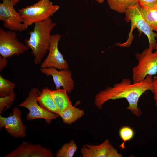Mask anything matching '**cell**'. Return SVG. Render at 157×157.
Returning a JSON list of instances; mask_svg holds the SVG:
<instances>
[{"label": "cell", "instance_id": "cell-2", "mask_svg": "<svg viewBox=\"0 0 157 157\" xmlns=\"http://www.w3.org/2000/svg\"><path fill=\"white\" fill-rule=\"evenodd\" d=\"M56 25L51 18L36 23L29 33V39H25V44L34 56L35 64H40L48 51L51 39V33Z\"/></svg>", "mask_w": 157, "mask_h": 157}, {"label": "cell", "instance_id": "cell-3", "mask_svg": "<svg viewBox=\"0 0 157 157\" xmlns=\"http://www.w3.org/2000/svg\"><path fill=\"white\" fill-rule=\"evenodd\" d=\"M125 19L127 22L131 23V29L129 36L126 42L123 43H117V46L120 47H128L131 44L133 39L132 32L134 28H137L140 31L143 33L147 37L149 46L155 49L157 33L153 30L145 19L142 13L140 5L137 3L129 8L125 12Z\"/></svg>", "mask_w": 157, "mask_h": 157}, {"label": "cell", "instance_id": "cell-14", "mask_svg": "<svg viewBox=\"0 0 157 157\" xmlns=\"http://www.w3.org/2000/svg\"><path fill=\"white\" fill-rule=\"evenodd\" d=\"M50 90L47 88L43 89L38 97V102L44 110L58 115L60 111L51 97Z\"/></svg>", "mask_w": 157, "mask_h": 157}, {"label": "cell", "instance_id": "cell-27", "mask_svg": "<svg viewBox=\"0 0 157 157\" xmlns=\"http://www.w3.org/2000/svg\"><path fill=\"white\" fill-rule=\"evenodd\" d=\"M97 2L99 4L102 3L104 1V0H94Z\"/></svg>", "mask_w": 157, "mask_h": 157}, {"label": "cell", "instance_id": "cell-7", "mask_svg": "<svg viewBox=\"0 0 157 157\" xmlns=\"http://www.w3.org/2000/svg\"><path fill=\"white\" fill-rule=\"evenodd\" d=\"M30 48L20 42L15 31H5L0 28V54L8 58L13 56H19Z\"/></svg>", "mask_w": 157, "mask_h": 157}, {"label": "cell", "instance_id": "cell-17", "mask_svg": "<svg viewBox=\"0 0 157 157\" xmlns=\"http://www.w3.org/2000/svg\"><path fill=\"white\" fill-rule=\"evenodd\" d=\"M140 5L147 22L153 31H157V3L147 6Z\"/></svg>", "mask_w": 157, "mask_h": 157}, {"label": "cell", "instance_id": "cell-4", "mask_svg": "<svg viewBox=\"0 0 157 157\" xmlns=\"http://www.w3.org/2000/svg\"><path fill=\"white\" fill-rule=\"evenodd\" d=\"M59 8L50 0H39L32 5L19 9L18 11L24 19V24L27 29L33 24L50 18Z\"/></svg>", "mask_w": 157, "mask_h": 157}, {"label": "cell", "instance_id": "cell-1", "mask_svg": "<svg viewBox=\"0 0 157 157\" xmlns=\"http://www.w3.org/2000/svg\"><path fill=\"white\" fill-rule=\"evenodd\" d=\"M152 76L148 75L144 80L133 83L129 78L123 79L119 83L113 87H109L101 90L95 97L94 104L99 110L102 108L103 104L110 100L125 98L129 103L126 108L134 115L140 117L142 112L138 104L141 96L148 90H152Z\"/></svg>", "mask_w": 157, "mask_h": 157}, {"label": "cell", "instance_id": "cell-6", "mask_svg": "<svg viewBox=\"0 0 157 157\" xmlns=\"http://www.w3.org/2000/svg\"><path fill=\"white\" fill-rule=\"evenodd\" d=\"M40 92L38 88H32L25 99L18 106L26 108L29 110L26 115L27 120L42 119H44L47 124H50L52 120L58 118L59 116L44 110L38 104V97Z\"/></svg>", "mask_w": 157, "mask_h": 157}, {"label": "cell", "instance_id": "cell-26", "mask_svg": "<svg viewBox=\"0 0 157 157\" xmlns=\"http://www.w3.org/2000/svg\"><path fill=\"white\" fill-rule=\"evenodd\" d=\"M14 6H15L20 1V0H10Z\"/></svg>", "mask_w": 157, "mask_h": 157}, {"label": "cell", "instance_id": "cell-13", "mask_svg": "<svg viewBox=\"0 0 157 157\" xmlns=\"http://www.w3.org/2000/svg\"><path fill=\"white\" fill-rule=\"evenodd\" d=\"M4 157H53L50 149L39 144H33L23 142Z\"/></svg>", "mask_w": 157, "mask_h": 157}, {"label": "cell", "instance_id": "cell-19", "mask_svg": "<svg viewBox=\"0 0 157 157\" xmlns=\"http://www.w3.org/2000/svg\"><path fill=\"white\" fill-rule=\"evenodd\" d=\"M78 149L75 141L71 140L69 142L63 144L55 154L56 157H72Z\"/></svg>", "mask_w": 157, "mask_h": 157}, {"label": "cell", "instance_id": "cell-12", "mask_svg": "<svg viewBox=\"0 0 157 157\" xmlns=\"http://www.w3.org/2000/svg\"><path fill=\"white\" fill-rule=\"evenodd\" d=\"M83 157H122L123 156L110 143L105 139L101 144L94 145L85 144L80 149Z\"/></svg>", "mask_w": 157, "mask_h": 157}, {"label": "cell", "instance_id": "cell-8", "mask_svg": "<svg viewBox=\"0 0 157 157\" xmlns=\"http://www.w3.org/2000/svg\"><path fill=\"white\" fill-rule=\"evenodd\" d=\"M10 0H3L0 4V20L3 22V26L9 30L22 32L26 29L24 19L15 9Z\"/></svg>", "mask_w": 157, "mask_h": 157}, {"label": "cell", "instance_id": "cell-24", "mask_svg": "<svg viewBox=\"0 0 157 157\" xmlns=\"http://www.w3.org/2000/svg\"><path fill=\"white\" fill-rule=\"evenodd\" d=\"M157 3V0H138V3L141 5L149 6Z\"/></svg>", "mask_w": 157, "mask_h": 157}, {"label": "cell", "instance_id": "cell-20", "mask_svg": "<svg viewBox=\"0 0 157 157\" xmlns=\"http://www.w3.org/2000/svg\"><path fill=\"white\" fill-rule=\"evenodd\" d=\"M15 84L0 75V97L9 95L14 93Z\"/></svg>", "mask_w": 157, "mask_h": 157}, {"label": "cell", "instance_id": "cell-23", "mask_svg": "<svg viewBox=\"0 0 157 157\" xmlns=\"http://www.w3.org/2000/svg\"><path fill=\"white\" fill-rule=\"evenodd\" d=\"M152 92L153 94V99L157 106V76H155L153 78L152 82Z\"/></svg>", "mask_w": 157, "mask_h": 157}, {"label": "cell", "instance_id": "cell-28", "mask_svg": "<svg viewBox=\"0 0 157 157\" xmlns=\"http://www.w3.org/2000/svg\"><path fill=\"white\" fill-rule=\"evenodd\" d=\"M155 49H156V50L157 51V43H156V46Z\"/></svg>", "mask_w": 157, "mask_h": 157}, {"label": "cell", "instance_id": "cell-5", "mask_svg": "<svg viewBox=\"0 0 157 157\" xmlns=\"http://www.w3.org/2000/svg\"><path fill=\"white\" fill-rule=\"evenodd\" d=\"M149 46L141 53H137L135 57L138 65L132 68L133 83L142 81L148 75L153 76L157 73V51Z\"/></svg>", "mask_w": 157, "mask_h": 157}, {"label": "cell", "instance_id": "cell-18", "mask_svg": "<svg viewBox=\"0 0 157 157\" xmlns=\"http://www.w3.org/2000/svg\"><path fill=\"white\" fill-rule=\"evenodd\" d=\"M107 3L113 10L119 13H125L130 7L138 3V0H107Z\"/></svg>", "mask_w": 157, "mask_h": 157}, {"label": "cell", "instance_id": "cell-16", "mask_svg": "<svg viewBox=\"0 0 157 157\" xmlns=\"http://www.w3.org/2000/svg\"><path fill=\"white\" fill-rule=\"evenodd\" d=\"M84 115V111L83 110L73 106L58 114L61 118L63 123L68 125H71L76 122Z\"/></svg>", "mask_w": 157, "mask_h": 157}, {"label": "cell", "instance_id": "cell-21", "mask_svg": "<svg viewBox=\"0 0 157 157\" xmlns=\"http://www.w3.org/2000/svg\"><path fill=\"white\" fill-rule=\"evenodd\" d=\"M119 133L120 138L123 141L119 147L121 148L122 149H124L125 148L124 146L125 142L133 138L134 132L131 128L128 126H124L120 129Z\"/></svg>", "mask_w": 157, "mask_h": 157}, {"label": "cell", "instance_id": "cell-10", "mask_svg": "<svg viewBox=\"0 0 157 157\" xmlns=\"http://www.w3.org/2000/svg\"><path fill=\"white\" fill-rule=\"evenodd\" d=\"M61 36L58 33L51 35L49 53L45 60L41 63L40 68L53 67L60 70L69 69L67 61L64 59L58 49V42Z\"/></svg>", "mask_w": 157, "mask_h": 157}, {"label": "cell", "instance_id": "cell-22", "mask_svg": "<svg viewBox=\"0 0 157 157\" xmlns=\"http://www.w3.org/2000/svg\"><path fill=\"white\" fill-rule=\"evenodd\" d=\"M16 98L15 93L9 95L0 97V113L11 107Z\"/></svg>", "mask_w": 157, "mask_h": 157}, {"label": "cell", "instance_id": "cell-11", "mask_svg": "<svg viewBox=\"0 0 157 157\" xmlns=\"http://www.w3.org/2000/svg\"><path fill=\"white\" fill-rule=\"evenodd\" d=\"M41 73L47 76H51L53 79L56 89L62 87L69 93L74 90V81L72 78V72L69 69L58 70L54 67L40 68Z\"/></svg>", "mask_w": 157, "mask_h": 157}, {"label": "cell", "instance_id": "cell-9", "mask_svg": "<svg viewBox=\"0 0 157 157\" xmlns=\"http://www.w3.org/2000/svg\"><path fill=\"white\" fill-rule=\"evenodd\" d=\"M13 114L7 117L0 115V129L4 127L11 136L16 138H23L26 135V128L21 118V112L17 107L12 110Z\"/></svg>", "mask_w": 157, "mask_h": 157}, {"label": "cell", "instance_id": "cell-25", "mask_svg": "<svg viewBox=\"0 0 157 157\" xmlns=\"http://www.w3.org/2000/svg\"><path fill=\"white\" fill-rule=\"evenodd\" d=\"M7 58L0 55V71H1L7 65L8 60Z\"/></svg>", "mask_w": 157, "mask_h": 157}, {"label": "cell", "instance_id": "cell-15", "mask_svg": "<svg viewBox=\"0 0 157 157\" xmlns=\"http://www.w3.org/2000/svg\"><path fill=\"white\" fill-rule=\"evenodd\" d=\"M67 92L63 89L50 90L51 97L60 112L73 106Z\"/></svg>", "mask_w": 157, "mask_h": 157}]
</instances>
